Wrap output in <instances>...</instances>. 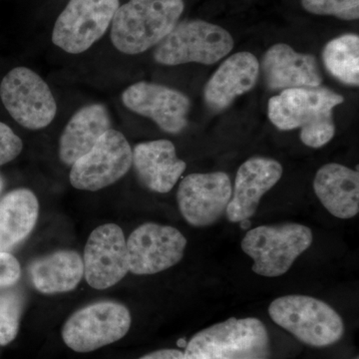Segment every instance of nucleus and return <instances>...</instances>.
Listing matches in <instances>:
<instances>
[{"mask_svg": "<svg viewBox=\"0 0 359 359\" xmlns=\"http://www.w3.org/2000/svg\"><path fill=\"white\" fill-rule=\"evenodd\" d=\"M233 44L230 33L221 26L200 20H184L157 45L154 59L167 66L211 65L228 55Z\"/></svg>", "mask_w": 359, "mask_h": 359, "instance_id": "nucleus-6", "label": "nucleus"}, {"mask_svg": "<svg viewBox=\"0 0 359 359\" xmlns=\"http://www.w3.org/2000/svg\"><path fill=\"white\" fill-rule=\"evenodd\" d=\"M313 241V231L304 224L259 226L245 233L242 250L254 259V273L276 278L289 271Z\"/></svg>", "mask_w": 359, "mask_h": 359, "instance_id": "nucleus-5", "label": "nucleus"}, {"mask_svg": "<svg viewBox=\"0 0 359 359\" xmlns=\"http://www.w3.org/2000/svg\"><path fill=\"white\" fill-rule=\"evenodd\" d=\"M122 102L167 133H181L188 125L190 99L179 90L152 82H137L123 92Z\"/></svg>", "mask_w": 359, "mask_h": 359, "instance_id": "nucleus-14", "label": "nucleus"}, {"mask_svg": "<svg viewBox=\"0 0 359 359\" xmlns=\"http://www.w3.org/2000/svg\"><path fill=\"white\" fill-rule=\"evenodd\" d=\"M132 165L142 184L152 192H170L185 172L187 164L177 157L169 140L144 142L132 150Z\"/></svg>", "mask_w": 359, "mask_h": 359, "instance_id": "nucleus-16", "label": "nucleus"}, {"mask_svg": "<svg viewBox=\"0 0 359 359\" xmlns=\"http://www.w3.org/2000/svg\"><path fill=\"white\" fill-rule=\"evenodd\" d=\"M340 94L325 87L283 90L269 101V118L276 128H301V140L311 148H321L335 133L332 110L344 103Z\"/></svg>", "mask_w": 359, "mask_h": 359, "instance_id": "nucleus-1", "label": "nucleus"}, {"mask_svg": "<svg viewBox=\"0 0 359 359\" xmlns=\"http://www.w3.org/2000/svg\"><path fill=\"white\" fill-rule=\"evenodd\" d=\"M184 353L178 349H161L139 359H183Z\"/></svg>", "mask_w": 359, "mask_h": 359, "instance_id": "nucleus-28", "label": "nucleus"}, {"mask_svg": "<svg viewBox=\"0 0 359 359\" xmlns=\"http://www.w3.org/2000/svg\"><path fill=\"white\" fill-rule=\"evenodd\" d=\"M271 320L304 344L325 347L337 344L344 332L342 318L327 302L309 295H285L271 302Z\"/></svg>", "mask_w": 359, "mask_h": 359, "instance_id": "nucleus-4", "label": "nucleus"}, {"mask_svg": "<svg viewBox=\"0 0 359 359\" xmlns=\"http://www.w3.org/2000/svg\"><path fill=\"white\" fill-rule=\"evenodd\" d=\"M0 98L18 124L29 130L46 128L57 113L48 84L34 71L16 67L0 83Z\"/></svg>", "mask_w": 359, "mask_h": 359, "instance_id": "nucleus-8", "label": "nucleus"}, {"mask_svg": "<svg viewBox=\"0 0 359 359\" xmlns=\"http://www.w3.org/2000/svg\"><path fill=\"white\" fill-rule=\"evenodd\" d=\"M22 301L13 290L0 292V346H7L15 339L20 330Z\"/></svg>", "mask_w": 359, "mask_h": 359, "instance_id": "nucleus-24", "label": "nucleus"}, {"mask_svg": "<svg viewBox=\"0 0 359 359\" xmlns=\"http://www.w3.org/2000/svg\"><path fill=\"white\" fill-rule=\"evenodd\" d=\"M231 195L233 186L228 174H191L180 183L177 201L187 223L196 228H205L222 218Z\"/></svg>", "mask_w": 359, "mask_h": 359, "instance_id": "nucleus-12", "label": "nucleus"}, {"mask_svg": "<svg viewBox=\"0 0 359 359\" xmlns=\"http://www.w3.org/2000/svg\"><path fill=\"white\" fill-rule=\"evenodd\" d=\"M254 359H266V358H254Z\"/></svg>", "mask_w": 359, "mask_h": 359, "instance_id": "nucleus-30", "label": "nucleus"}, {"mask_svg": "<svg viewBox=\"0 0 359 359\" xmlns=\"http://www.w3.org/2000/svg\"><path fill=\"white\" fill-rule=\"evenodd\" d=\"M259 74V63L254 54H233L222 63L205 84V103L217 112L226 109L237 97L254 88Z\"/></svg>", "mask_w": 359, "mask_h": 359, "instance_id": "nucleus-17", "label": "nucleus"}, {"mask_svg": "<svg viewBox=\"0 0 359 359\" xmlns=\"http://www.w3.org/2000/svg\"><path fill=\"white\" fill-rule=\"evenodd\" d=\"M314 193L332 216L351 219L359 212V175L344 165L327 164L318 170Z\"/></svg>", "mask_w": 359, "mask_h": 359, "instance_id": "nucleus-20", "label": "nucleus"}, {"mask_svg": "<svg viewBox=\"0 0 359 359\" xmlns=\"http://www.w3.org/2000/svg\"><path fill=\"white\" fill-rule=\"evenodd\" d=\"M130 327L131 314L126 306L114 302H96L68 318L62 339L76 353H91L123 339Z\"/></svg>", "mask_w": 359, "mask_h": 359, "instance_id": "nucleus-7", "label": "nucleus"}, {"mask_svg": "<svg viewBox=\"0 0 359 359\" xmlns=\"http://www.w3.org/2000/svg\"><path fill=\"white\" fill-rule=\"evenodd\" d=\"M111 128V118L103 104H91L78 110L66 125L59 140V158L72 166L93 149Z\"/></svg>", "mask_w": 359, "mask_h": 359, "instance_id": "nucleus-19", "label": "nucleus"}, {"mask_svg": "<svg viewBox=\"0 0 359 359\" xmlns=\"http://www.w3.org/2000/svg\"><path fill=\"white\" fill-rule=\"evenodd\" d=\"M264 77L269 88H316L323 83L316 59L299 53L287 44L273 45L264 54Z\"/></svg>", "mask_w": 359, "mask_h": 359, "instance_id": "nucleus-18", "label": "nucleus"}, {"mask_svg": "<svg viewBox=\"0 0 359 359\" xmlns=\"http://www.w3.org/2000/svg\"><path fill=\"white\" fill-rule=\"evenodd\" d=\"M302 6L316 15H332L342 20L359 18V0H302Z\"/></svg>", "mask_w": 359, "mask_h": 359, "instance_id": "nucleus-25", "label": "nucleus"}, {"mask_svg": "<svg viewBox=\"0 0 359 359\" xmlns=\"http://www.w3.org/2000/svg\"><path fill=\"white\" fill-rule=\"evenodd\" d=\"M328 72L342 83L359 85V37L344 34L330 40L323 52Z\"/></svg>", "mask_w": 359, "mask_h": 359, "instance_id": "nucleus-23", "label": "nucleus"}, {"mask_svg": "<svg viewBox=\"0 0 359 359\" xmlns=\"http://www.w3.org/2000/svg\"><path fill=\"white\" fill-rule=\"evenodd\" d=\"M22 150L20 137L6 123L0 122V166L18 158Z\"/></svg>", "mask_w": 359, "mask_h": 359, "instance_id": "nucleus-26", "label": "nucleus"}, {"mask_svg": "<svg viewBox=\"0 0 359 359\" xmlns=\"http://www.w3.org/2000/svg\"><path fill=\"white\" fill-rule=\"evenodd\" d=\"M132 167V149L126 137L110 129L90 152L71 166L70 183L78 190H102L123 178Z\"/></svg>", "mask_w": 359, "mask_h": 359, "instance_id": "nucleus-10", "label": "nucleus"}, {"mask_svg": "<svg viewBox=\"0 0 359 359\" xmlns=\"http://www.w3.org/2000/svg\"><path fill=\"white\" fill-rule=\"evenodd\" d=\"M184 8L183 0H129L113 18L111 41L122 53H143L174 29Z\"/></svg>", "mask_w": 359, "mask_h": 359, "instance_id": "nucleus-2", "label": "nucleus"}, {"mask_svg": "<svg viewBox=\"0 0 359 359\" xmlns=\"http://www.w3.org/2000/svg\"><path fill=\"white\" fill-rule=\"evenodd\" d=\"M119 6V0H70L56 20L52 42L67 53H83L105 34Z\"/></svg>", "mask_w": 359, "mask_h": 359, "instance_id": "nucleus-9", "label": "nucleus"}, {"mask_svg": "<svg viewBox=\"0 0 359 359\" xmlns=\"http://www.w3.org/2000/svg\"><path fill=\"white\" fill-rule=\"evenodd\" d=\"M183 353V359L266 358L269 332L257 318H231L194 335Z\"/></svg>", "mask_w": 359, "mask_h": 359, "instance_id": "nucleus-3", "label": "nucleus"}, {"mask_svg": "<svg viewBox=\"0 0 359 359\" xmlns=\"http://www.w3.org/2000/svg\"><path fill=\"white\" fill-rule=\"evenodd\" d=\"M283 176L280 163L269 158L255 157L238 168L231 199L226 207V218L240 223L252 218L264 194Z\"/></svg>", "mask_w": 359, "mask_h": 359, "instance_id": "nucleus-15", "label": "nucleus"}, {"mask_svg": "<svg viewBox=\"0 0 359 359\" xmlns=\"http://www.w3.org/2000/svg\"><path fill=\"white\" fill-rule=\"evenodd\" d=\"M186 247V238L173 226L141 224L127 240L129 271L145 276L166 271L182 261Z\"/></svg>", "mask_w": 359, "mask_h": 359, "instance_id": "nucleus-11", "label": "nucleus"}, {"mask_svg": "<svg viewBox=\"0 0 359 359\" xmlns=\"http://www.w3.org/2000/svg\"><path fill=\"white\" fill-rule=\"evenodd\" d=\"M39 214L36 196L16 189L0 200V252H8L30 235Z\"/></svg>", "mask_w": 359, "mask_h": 359, "instance_id": "nucleus-21", "label": "nucleus"}, {"mask_svg": "<svg viewBox=\"0 0 359 359\" xmlns=\"http://www.w3.org/2000/svg\"><path fill=\"white\" fill-rule=\"evenodd\" d=\"M20 276V262L9 252H0V289L13 287Z\"/></svg>", "mask_w": 359, "mask_h": 359, "instance_id": "nucleus-27", "label": "nucleus"}, {"mask_svg": "<svg viewBox=\"0 0 359 359\" xmlns=\"http://www.w3.org/2000/svg\"><path fill=\"white\" fill-rule=\"evenodd\" d=\"M35 289L45 294L74 290L84 276L83 259L75 250H58L40 257L29 269Z\"/></svg>", "mask_w": 359, "mask_h": 359, "instance_id": "nucleus-22", "label": "nucleus"}, {"mask_svg": "<svg viewBox=\"0 0 359 359\" xmlns=\"http://www.w3.org/2000/svg\"><path fill=\"white\" fill-rule=\"evenodd\" d=\"M2 187H4V181H2L1 177H0V191H1Z\"/></svg>", "mask_w": 359, "mask_h": 359, "instance_id": "nucleus-29", "label": "nucleus"}, {"mask_svg": "<svg viewBox=\"0 0 359 359\" xmlns=\"http://www.w3.org/2000/svg\"><path fill=\"white\" fill-rule=\"evenodd\" d=\"M84 276L90 287L106 290L122 280L129 273L127 241L115 224L99 226L85 245Z\"/></svg>", "mask_w": 359, "mask_h": 359, "instance_id": "nucleus-13", "label": "nucleus"}]
</instances>
